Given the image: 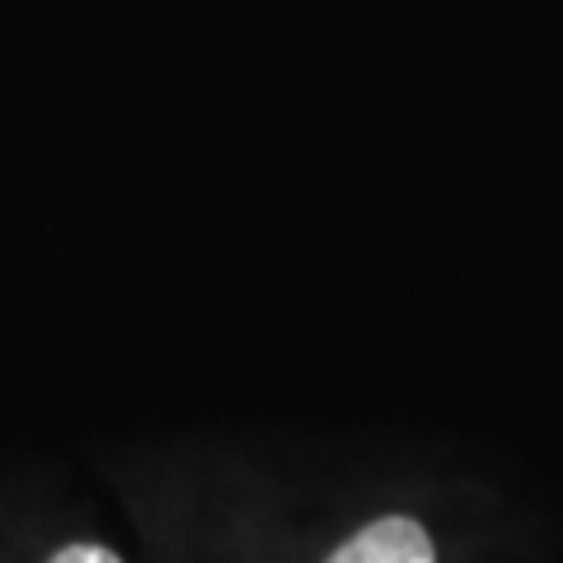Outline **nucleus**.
<instances>
[{"label": "nucleus", "mask_w": 563, "mask_h": 563, "mask_svg": "<svg viewBox=\"0 0 563 563\" xmlns=\"http://www.w3.org/2000/svg\"><path fill=\"white\" fill-rule=\"evenodd\" d=\"M324 563H437V544L413 517H380L339 544Z\"/></svg>", "instance_id": "obj_1"}, {"label": "nucleus", "mask_w": 563, "mask_h": 563, "mask_svg": "<svg viewBox=\"0 0 563 563\" xmlns=\"http://www.w3.org/2000/svg\"><path fill=\"white\" fill-rule=\"evenodd\" d=\"M52 563H122V559L103 550V544H66V550L52 554Z\"/></svg>", "instance_id": "obj_2"}]
</instances>
